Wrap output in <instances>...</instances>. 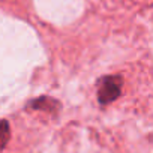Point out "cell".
I'll use <instances>...</instances> for the list:
<instances>
[{
	"label": "cell",
	"instance_id": "1",
	"mask_svg": "<svg viewBox=\"0 0 153 153\" xmlns=\"http://www.w3.org/2000/svg\"><path fill=\"white\" fill-rule=\"evenodd\" d=\"M123 87V78L120 75H107L101 80L98 89V101L101 105H108L116 101Z\"/></svg>",
	"mask_w": 153,
	"mask_h": 153
},
{
	"label": "cell",
	"instance_id": "2",
	"mask_svg": "<svg viewBox=\"0 0 153 153\" xmlns=\"http://www.w3.org/2000/svg\"><path fill=\"white\" fill-rule=\"evenodd\" d=\"M27 108H33V110H41V111H47L48 114L56 116L57 111L60 110V102L50 98V96H41L35 101H30L27 104Z\"/></svg>",
	"mask_w": 153,
	"mask_h": 153
},
{
	"label": "cell",
	"instance_id": "3",
	"mask_svg": "<svg viewBox=\"0 0 153 153\" xmlns=\"http://www.w3.org/2000/svg\"><path fill=\"white\" fill-rule=\"evenodd\" d=\"M9 138H11V128L8 120H0V152L8 146Z\"/></svg>",
	"mask_w": 153,
	"mask_h": 153
}]
</instances>
